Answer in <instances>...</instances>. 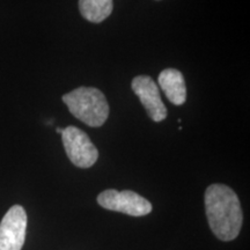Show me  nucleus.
Returning <instances> with one entry per match:
<instances>
[{
  "label": "nucleus",
  "instance_id": "1",
  "mask_svg": "<svg viewBox=\"0 0 250 250\" xmlns=\"http://www.w3.org/2000/svg\"><path fill=\"white\" fill-rule=\"evenodd\" d=\"M205 210L212 232L221 241L239 236L243 213L239 197L225 184H212L205 191Z\"/></svg>",
  "mask_w": 250,
  "mask_h": 250
},
{
  "label": "nucleus",
  "instance_id": "2",
  "mask_svg": "<svg viewBox=\"0 0 250 250\" xmlns=\"http://www.w3.org/2000/svg\"><path fill=\"white\" fill-rule=\"evenodd\" d=\"M62 102L74 117L92 127H100L109 116L104 94L94 87H79L62 95Z\"/></svg>",
  "mask_w": 250,
  "mask_h": 250
},
{
  "label": "nucleus",
  "instance_id": "3",
  "mask_svg": "<svg viewBox=\"0 0 250 250\" xmlns=\"http://www.w3.org/2000/svg\"><path fill=\"white\" fill-rule=\"evenodd\" d=\"M62 139L65 152L72 164L79 168H90L98 161L99 151L83 130L76 126L62 129Z\"/></svg>",
  "mask_w": 250,
  "mask_h": 250
},
{
  "label": "nucleus",
  "instance_id": "4",
  "mask_svg": "<svg viewBox=\"0 0 250 250\" xmlns=\"http://www.w3.org/2000/svg\"><path fill=\"white\" fill-rule=\"evenodd\" d=\"M98 203L103 208L121 212L132 217H143L151 213L153 208L147 199L131 190H104L98 196Z\"/></svg>",
  "mask_w": 250,
  "mask_h": 250
},
{
  "label": "nucleus",
  "instance_id": "5",
  "mask_svg": "<svg viewBox=\"0 0 250 250\" xmlns=\"http://www.w3.org/2000/svg\"><path fill=\"white\" fill-rule=\"evenodd\" d=\"M26 230V211L21 205L12 206L0 223V250L22 249Z\"/></svg>",
  "mask_w": 250,
  "mask_h": 250
},
{
  "label": "nucleus",
  "instance_id": "6",
  "mask_svg": "<svg viewBox=\"0 0 250 250\" xmlns=\"http://www.w3.org/2000/svg\"><path fill=\"white\" fill-rule=\"evenodd\" d=\"M132 90L138 96L149 118L154 122H161L167 117V109L162 102L158 86L148 76H138L132 80Z\"/></svg>",
  "mask_w": 250,
  "mask_h": 250
},
{
  "label": "nucleus",
  "instance_id": "7",
  "mask_svg": "<svg viewBox=\"0 0 250 250\" xmlns=\"http://www.w3.org/2000/svg\"><path fill=\"white\" fill-rule=\"evenodd\" d=\"M159 85L167 99L175 105H182L187 100V86L183 74L175 68H166L159 74Z\"/></svg>",
  "mask_w": 250,
  "mask_h": 250
},
{
  "label": "nucleus",
  "instance_id": "8",
  "mask_svg": "<svg viewBox=\"0 0 250 250\" xmlns=\"http://www.w3.org/2000/svg\"><path fill=\"white\" fill-rule=\"evenodd\" d=\"M112 8V0H79L81 15L93 23L104 21L111 14Z\"/></svg>",
  "mask_w": 250,
  "mask_h": 250
},
{
  "label": "nucleus",
  "instance_id": "9",
  "mask_svg": "<svg viewBox=\"0 0 250 250\" xmlns=\"http://www.w3.org/2000/svg\"><path fill=\"white\" fill-rule=\"evenodd\" d=\"M56 132H57V133H61V134H62V129H61V127H56Z\"/></svg>",
  "mask_w": 250,
  "mask_h": 250
}]
</instances>
